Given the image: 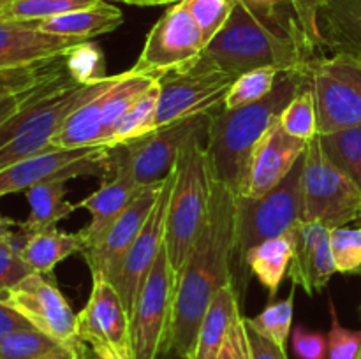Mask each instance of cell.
I'll return each instance as SVG.
<instances>
[{
    "mask_svg": "<svg viewBox=\"0 0 361 359\" xmlns=\"http://www.w3.org/2000/svg\"><path fill=\"white\" fill-rule=\"evenodd\" d=\"M281 74L282 70L275 67H261L240 74L226 95L224 109L242 108L264 99L275 88Z\"/></svg>",
    "mask_w": 361,
    "mask_h": 359,
    "instance_id": "obj_33",
    "label": "cell"
},
{
    "mask_svg": "<svg viewBox=\"0 0 361 359\" xmlns=\"http://www.w3.org/2000/svg\"><path fill=\"white\" fill-rule=\"evenodd\" d=\"M78 176H99L102 182L109 180V148H53L0 169V197L25 192L48 180H73Z\"/></svg>",
    "mask_w": 361,
    "mask_h": 359,
    "instance_id": "obj_14",
    "label": "cell"
},
{
    "mask_svg": "<svg viewBox=\"0 0 361 359\" xmlns=\"http://www.w3.org/2000/svg\"><path fill=\"white\" fill-rule=\"evenodd\" d=\"M293 313H295V285L286 298L270 301L267 308L252 319L245 317V324L274 344L286 347V341L291 334Z\"/></svg>",
    "mask_w": 361,
    "mask_h": 359,
    "instance_id": "obj_32",
    "label": "cell"
},
{
    "mask_svg": "<svg viewBox=\"0 0 361 359\" xmlns=\"http://www.w3.org/2000/svg\"><path fill=\"white\" fill-rule=\"evenodd\" d=\"M164 180L141 187L137 196L130 201L123 213L113 222L111 227L90 248L81 253L90 267V273H101L109 282H115L116 275L122 267L123 257L129 252L134 239L137 238L150 217V211L161 194Z\"/></svg>",
    "mask_w": 361,
    "mask_h": 359,
    "instance_id": "obj_19",
    "label": "cell"
},
{
    "mask_svg": "<svg viewBox=\"0 0 361 359\" xmlns=\"http://www.w3.org/2000/svg\"><path fill=\"white\" fill-rule=\"evenodd\" d=\"M295 252L289 264V278L295 287L309 296L321 292L337 273L330 246V227L321 222H298L291 229Z\"/></svg>",
    "mask_w": 361,
    "mask_h": 359,
    "instance_id": "obj_20",
    "label": "cell"
},
{
    "mask_svg": "<svg viewBox=\"0 0 361 359\" xmlns=\"http://www.w3.org/2000/svg\"><path fill=\"white\" fill-rule=\"evenodd\" d=\"M25 327H32L30 322L0 296V338Z\"/></svg>",
    "mask_w": 361,
    "mask_h": 359,
    "instance_id": "obj_47",
    "label": "cell"
},
{
    "mask_svg": "<svg viewBox=\"0 0 361 359\" xmlns=\"http://www.w3.org/2000/svg\"><path fill=\"white\" fill-rule=\"evenodd\" d=\"M236 253V194L214 180L203 229L176 277L171 354L192 359L204 312L219 289L231 282Z\"/></svg>",
    "mask_w": 361,
    "mask_h": 359,
    "instance_id": "obj_1",
    "label": "cell"
},
{
    "mask_svg": "<svg viewBox=\"0 0 361 359\" xmlns=\"http://www.w3.org/2000/svg\"><path fill=\"white\" fill-rule=\"evenodd\" d=\"M331 326L328 331V359H356L361 351V331L348 329L341 324L337 306L330 299Z\"/></svg>",
    "mask_w": 361,
    "mask_h": 359,
    "instance_id": "obj_42",
    "label": "cell"
},
{
    "mask_svg": "<svg viewBox=\"0 0 361 359\" xmlns=\"http://www.w3.org/2000/svg\"><path fill=\"white\" fill-rule=\"evenodd\" d=\"M161 77L127 70L73 113L51 139L53 148L106 146L130 106Z\"/></svg>",
    "mask_w": 361,
    "mask_h": 359,
    "instance_id": "obj_7",
    "label": "cell"
},
{
    "mask_svg": "<svg viewBox=\"0 0 361 359\" xmlns=\"http://www.w3.org/2000/svg\"><path fill=\"white\" fill-rule=\"evenodd\" d=\"M99 0H9L0 9L4 21H34L39 23L48 18L60 16L71 11L83 9Z\"/></svg>",
    "mask_w": 361,
    "mask_h": 359,
    "instance_id": "obj_34",
    "label": "cell"
},
{
    "mask_svg": "<svg viewBox=\"0 0 361 359\" xmlns=\"http://www.w3.org/2000/svg\"><path fill=\"white\" fill-rule=\"evenodd\" d=\"M25 241V234L20 229L18 238L11 243H0V296L6 294L9 289L20 284L23 278L34 273L21 257V245Z\"/></svg>",
    "mask_w": 361,
    "mask_h": 359,
    "instance_id": "obj_41",
    "label": "cell"
},
{
    "mask_svg": "<svg viewBox=\"0 0 361 359\" xmlns=\"http://www.w3.org/2000/svg\"><path fill=\"white\" fill-rule=\"evenodd\" d=\"M80 42L85 41L42 32L34 21L0 20V70L59 58Z\"/></svg>",
    "mask_w": 361,
    "mask_h": 359,
    "instance_id": "obj_21",
    "label": "cell"
},
{
    "mask_svg": "<svg viewBox=\"0 0 361 359\" xmlns=\"http://www.w3.org/2000/svg\"><path fill=\"white\" fill-rule=\"evenodd\" d=\"M35 359H87V354H85V345L81 341L76 345H56L55 348Z\"/></svg>",
    "mask_w": 361,
    "mask_h": 359,
    "instance_id": "obj_49",
    "label": "cell"
},
{
    "mask_svg": "<svg viewBox=\"0 0 361 359\" xmlns=\"http://www.w3.org/2000/svg\"><path fill=\"white\" fill-rule=\"evenodd\" d=\"M2 298L20 312L41 333L62 345L81 344L78 315L66 296L56 287L51 275L34 273L2 294Z\"/></svg>",
    "mask_w": 361,
    "mask_h": 359,
    "instance_id": "obj_15",
    "label": "cell"
},
{
    "mask_svg": "<svg viewBox=\"0 0 361 359\" xmlns=\"http://www.w3.org/2000/svg\"><path fill=\"white\" fill-rule=\"evenodd\" d=\"M66 67L69 76L81 84H94L108 77L104 53L92 41L74 46L66 55Z\"/></svg>",
    "mask_w": 361,
    "mask_h": 359,
    "instance_id": "obj_37",
    "label": "cell"
},
{
    "mask_svg": "<svg viewBox=\"0 0 361 359\" xmlns=\"http://www.w3.org/2000/svg\"><path fill=\"white\" fill-rule=\"evenodd\" d=\"M90 347H92V351H94V355L97 359H133V358H129V355H123L122 352L115 351V348L109 347V345H104V344H92Z\"/></svg>",
    "mask_w": 361,
    "mask_h": 359,
    "instance_id": "obj_51",
    "label": "cell"
},
{
    "mask_svg": "<svg viewBox=\"0 0 361 359\" xmlns=\"http://www.w3.org/2000/svg\"><path fill=\"white\" fill-rule=\"evenodd\" d=\"M356 359H361V351H360V354H358V358H356Z\"/></svg>",
    "mask_w": 361,
    "mask_h": 359,
    "instance_id": "obj_54",
    "label": "cell"
},
{
    "mask_svg": "<svg viewBox=\"0 0 361 359\" xmlns=\"http://www.w3.org/2000/svg\"><path fill=\"white\" fill-rule=\"evenodd\" d=\"M30 215L25 222H20V229L25 234L56 227L60 220L71 217L78 210L76 204L69 203L67 180H48L25 190Z\"/></svg>",
    "mask_w": 361,
    "mask_h": 359,
    "instance_id": "obj_28",
    "label": "cell"
},
{
    "mask_svg": "<svg viewBox=\"0 0 361 359\" xmlns=\"http://www.w3.org/2000/svg\"><path fill=\"white\" fill-rule=\"evenodd\" d=\"M291 344L298 359H328V334L298 324L293 329Z\"/></svg>",
    "mask_w": 361,
    "mask_h": 359,
    "instance_id": "obj_43",
    "label": "cell"
},
{
    "mask_svg": "<svg viewBox=\"0 0 361 359\" xmlns=\"http://www.w3.org/2000/svg\"><path fill=\"white\" fill-rule=\"evenodd\" d=\"M159 94H161V87H159V81H155L123 115L106 146H118V144L129 143V141L152 132L155 129V120H157Z\"/></svg>",
    "mask_w": 361,
    "mask_h": 359,
    "instance_id": "obj_30",
    "label": "cell"
},
{
    "mask_svg": "<svg viewBox=\"0 0 361 359\" xmlns=\"http://www.w3.org/2000/svg\"><path fill=\"white\" fill-rule=\"evenodd\" d=\"M214 113L190 116L169 125H162L152 132L109 148L111 176L127 172L141 187L159 183L175 169L183 144L197 132H208ZM109 176V178H111Z\"/></svg>",
    "mask_w": 361,
    "mask_h": 359,
    "instance_id": "obj_9",
    "label": "cell"
},
{
    "mask_svg": "<svg viewBox=\"0 0 361 359\" xmlns=\"http://www.w3.org/2000/svg\"><path fill=\"white\" fill-rule=\"evenodd\" d=\"M309 81V67L302 70H286L279 76L274 90L254 104L236 109H219L212 116L207 136L214 176L238 194L243 171L254 144L279 120L286 106Z\"/></svg>",
    "mask_w": 361,
    "mask_h": 359,
    "instance_id": "obj_3",
    "label": "cell"
},
{
    "mask_svg": "<svg viewBox=\"0 0 361 359\" xmlns=\"http://www.w3.org/2000/svg\"><path fill=\"white\" fill-rule=\"evenodd\" d=\"M118 2L123 4H129V6H168V4H176V2H182V0H118Z\"/></svg>",
    "mask_w": 361,
    "mask_h": 359,
    "instance_id": "obj_52",
    "label": "cell"
},
{
    "mask_svg": "<svg viewBox=\"0 0 361 359\" xmlns=\"http://www.w3.org/2000/svg\"><path fill=\"white\" fill-rule=\"evenodd\" d=\"M7 2H9V0H0V9H2V7H4V6H6V4H7Z\"/></svg>",
    "mask_w": 361,
    "mask_h": 359,
    "instance_id": "obj_53",
    "label": "cell"
},
{
    "mask_svg": "<svg viewBox=\"0 0 361 359\" xmlns=\"http://www.w3.org/2000/svg\"><path fill=\"white\" fill-rule=\"evenodd\" d=\"M330 246L338 273L361 275V227H331Z\"/></svg>",
    "mask_w": 361,
    "mask_h": 359,
    "instance_id": "obj_39",
    "label": "cell"
},
{
    "mask_svg": "<svg viewBox=\"0 0 361 359\" xmlns=\"http://www.w3.org/2000/svg\"><path fill=\"white\" fill-rule=\"evenodd\" d=\"M323 4L324 0H295L296 13H298L300 21H302L303 30H305L307 37L310 39V42H312V46L319 55H326L323 42H321L319 30H317V13H319Z\"/></svg>",
    "mask_w": 361,
    "mask_h": 359,
    "instance_id": "obj_45",
    "label": "cell"
},
{
    "mask_svg": "<svg viewBox=\"0 0 361 359\" xmlns=\"http://www.w3.org/2000/svg\"><path fill=\"white\" fill-rule=\"evenodd\" d=\"M83 239L78 232H66L53 227L25 234L20 252L32 271L51 275L56 264L74 253H83Z\"/></svg>",
    "mask_w": 361,
    "mask_h": 359,
    "instance_id": "obj_27",
    "label": "cell"
},
{
    "mask_svg": "<svg viewBox=\"0 0 361 359\" xmlns=\"http://www.w3.org/2000/svg\"><path fill=\"white\" fill-rule=\"evenodd\" d=\"M140 190L141 185L133 176L127 172H115L111 178L102 182V185L95 192L76 203V208H83L90 213L88 225L78 232L83 239L85 250L90 248L111 227L113 222L123 213V210L129 206Z\"/></svg>",
    "mask_w": 361,
    "mask_h": 359,
    "instance_id": "obj_22",
    "label": "cell"
},
{
    "mask_svg": "<svg viewBox=\"0 0 361 359\" xmlns=\"http://www.w3.org/2000/svg\"><path fill=\"white\" fill-rule=\"evenodd\" d=\"M62 345L35 327L13 331L0 338V359H35Z\"/></svg>",
    "mask_w": 361,
    "mask_h": 359,
    "instance_id": "obj_38",
    "label": "cell"
},
{
    "mask_svg": "<svg viewBox=\"0 0 361 359\" xmlns=\"http://www.w3.org/2000/svg\"><path fill=\"white\" fill-rule=\"evenodd\" d=\"M236 0H182L197 25L201 27L207 44L221 30L231 14Z\"/></svg>",
    "mask_w": 361,
    "mask_h": 359,
    "instance_id": "obj_40",
    "label": "cell"
},
{
    "mask_svg": "<svg viewBox=\"0 0 361 359\" xmlns=\"http://www.w3.org/2000/svg\"><path fill=\"white\" fill-rule=\"evenodd\" d=\"M80 338L92 344H104L134 359L130 344V315L118 289L104 275L92 273V291L87 305L78 313Z\"/></svg>",
    "mask_w": 361,
    "mask_h": 359,
    "instance_id": "obj_18",
    "label": "cell"
},
{
    "mask_svg": "<svg viewBox=\"0 0 361 359\" xmlns=\"http://www.w3.org/2000/svg\"><path fill=\"white\" fill-rule=\"evenodd\" d=\"M175 294L176 275L164 246L130 313L134 359H168L171 354Z\"/></svg>",
    "mask_w": 361,
    "mask_h": 359,
    "instance_id": "obj_12",
    "label": "cell"
},
{
    "mask_svg": "<svg viewBox=\"0 0 361 359\" xmlns=\"http://www.w3.org/2000/svg\"><path fill=\"white\" fill-rule=\"evenodd\" d=\"M309 84L316 99L317 132L361 125V56L330 53L312 60Z\"/></svg>",
    "mask_w": 361,
    "mask_h": 359,
    "instance_id": "obj_10",
    "label": "cell"
},
{
    "mask_svg": "<svg viewBox=\"0 0 361 359\" xmlns=\"http://www.w3.org/2000/svg\"><path fill=\"white\" fill-rule=\"evenodd\" d=\"M46 81H48V80H46ZM39 84H41V83H39ZM35 87H37V84H35ZM34 88H30V90H25V92H20V94L9 95V97L0 99V125H2V123L6 122V120L9 118L11 115H13V113H16L18 109L23 106V102L27 101L28 95L32 94V90H34Z\"/></svg>",
    "mask_w": 361,
    "mask_h": 359,
    "instance_id": "obj_48",
    "label": "cell"
},
{
    "mask_svg": "<svg viewBox=\"0 0 361 359\" xmlns=\"http://www.w3.org/2000/svg\"><path fill=\"white\" fill-rule=\"evenodd\" d=\"M122 23V11L113 4L106 2V0H99L92 6L83 7V9L71 11V13L39 21L37 27L42 32H48L53 35L90 41L92 37L116 30Z\"/></svg>",
    "mask_w": 361,
    "mask_h": 359,
    "instance_id": "obj_24",
    "label": "cell"
},
{
    "mask_svg": "<svg viewBox=\"0 0 361 359\" xmlns=\"http://www.w3.org/2000/svg\"><path fill=\"white\" fill-rule=\"evenodd\" d=\"M0 20H2V18H0Z\"/></svg>",
    "mask_w": 361,
    "mask_h": 359,
    "instance_id": "obj_55",
    "label": "cell"
},
{
    "mask_svg": "<svg viewBox=\"0 0 361 359\" xmlns=\"http://www.w3.org/2000/svg\"><path fill=\"white\" fill-rule=\"evenodd\" d=\"M204 46L207 41L197 21L182 2H176L148 32L143 51L130 70L162 77L197 62Z\"/></svg>",
    "mask_w": 361,
    "mask_h": 359,
    "instance_id": "obj_13",
    "label": "cell"
},
{
    "mask_svg": "<svg viewBox=\"0 0 361 359\" xmlns=\"http://www.w3.org/2000/svg\"><path fill=\"white\" fill-rule=\"evenodd\" d=\"M238 296L235 278L228 282L224 287L219 289L201 320L192 359H217L233 319L240 312Z\"/></svg>",
    "mask_w": 361,
    "mask_h": 359,
    "instance_id": "obj_26",
    "label": "cell"
},
{
    "mask_svg": "<svg viewBox=\"0 0 361 359\" xmlns=\"http://www.w3.org/2000/svg\"><path fill=\"white\" fill-rule=\"evenodd\" d=\"M116 76L81 84L63 73L42 81L16 113L0 125V169L53 150L51 139L76 109L104 92Z\"/></svg>",
    "mask_w": 361,
    "mask_h": 359,
    "instance_id": "obj_2",
    "label": "cell"
},
{
    "mask_svg": "<svg viewBox=\"0 0 361 359\" xmlns=\"http://www.w3.org/2000/svg\"><path fill=\"white\" fill-rule=\"evenodd\" d=\"M66 70V55L48 60V62L35 63V65L0 70V99L30 90L35 84L42 83L46 80H51L55 76H60Z\"/></svg>",
    "mask_w": 361,
    "mask_h": 359,
    "instance_id": "obj_36",
    "label": "cell"
},
{
    "mask_svg": "<svg viewBox=\"0 0 361 359\" xmlns=\"http://www.w3.org/2000/svg\"><path fill=\"white\" fill-rule=\"evenodd\" d=\"M303 220L341 227L361 220V194L355 183L331 162L321 134L309 141L302 169Z\"/></svg>",
    "mask_w": 361,
    "mask_h": 359,
    "instance_id": "obj_8",
    "label": "cell"
},
{
    "mask_svg": "<svg viewBox=\"0 0 361 359\" xmlns=\"http://www.w3.org/2000/svg\"><path fill=\"white\" fill-rule=\"evenodd\" d=\"M208 132H197L183 144L175 165V182L166 218L164 246L178 277L203 229L214 189V169L207 150Z\"/></svg>",
    "mask_w": 361,
    "mask_h": 359,
    "instance_id": "obj_5",
    "label": "cell"
},
{
    "mask_svg": "<svg viewBox=\"0 0 361 359\" xmlns=\"http://www.w3.org/2000/svg\"><path fill=\"white\" fill-rule=\"evenodd\" d=\"M317 30L324 53L361 56V0H324Z\"/></svg>",
    "mask_w": 361,
    "mask_h": 359,
    "instance_id": "obj_23",
    "label": "cell"
},
{
    "mask_svg": "<svg viewBox=\"0 0 361 359\" xmlns=\"http://www.w3.org/2000/svg\"><path fill=\"white\" fill-rule=\"evenodd\" d=\"M279 122L284 127L286 132H289L295 137H300V139L307 141V143L319 134L317 132L316 99H314L309 81L300 88L298 94L286 106L282 115L279 116Z\"/></svg>",
    "mask_w": 361,
    "mask_h": 359,
    "instance_id": "obj_35",
    "label": "cell"
},
{
    "mask_svg": "<svg viewBox=\"0 0 361 359\" xmlns=\"http://www.w3.org/2000/svg\"><path fill=\"white\" fill-rule=\"evenodd\" d=\"M303 155L275 189L261 197L236 196V253L242 266L247 252L279 238L303 220Z\"/></svg>",
    "mask_w": 361,
    "mask_h": 359,
    "instance_id": "obj_6",
    "label": "cell"
},
{
    "mask_svg": "<svg viewBox=\"0 0 361 359\" xmlns=\"http://www.w3.org/2000/svg\"><path fill=\"white\" fill-rule=\"evenodd\" d=\"M20 232V222L0 215V243H11L18 238Z\"/></svg>",
    "mask_w": 361,
    "mask_h": 359,
    "instance_id": "obj_50",
    "label": "cell"
},
{
    "mask_svg": "<svg viewBox=\"0 0 361 359\" xmlns=\"http://www.w3.org/2000/svg\"><path fill=\"white\" fill-rule=\"evenodd\" d=\"M293 252H295V241H293L291 231L279 236V238L267 239V241L250 248L243 259L242 266H240V270H242L240 280L243 282L242 294L245 291L247 271H250V273L256 275L259 284L267 289L268 296L274 301L289 270Z\"/></svg>",
    "mask_w": 361,
    "mask_h": 359,
    "instance_id": "obj_25",
    "label": "cell"
},
{
    "mask_svg": "<svg viewBox=\"0 0 361 359\" xmlns=\"http://www.w3.org/2000/svg\"><path fill=\"white\" fill-rule=\"evenodd\" d=\"M203 55L236 77L261 67H275L282 73L302 70L312 62L298 42L263 23L240 0L221 30L204 46Z\"/></svg>",
    "mask_w": 361,
    "mask_h": 359,
    "instance_id": "obj_4",
    "label": "cell"
},
{
    "mask_svg": "<svg viewBox=\"0 0 361 359\" xmlns=\"http://www.w3.org/2000/svg\"><path fill=\"white\" fill-rule=\"evenodd\" d=\"M247 327V336H249L250 344V352H252V359H288L286 355V347L274 344L271 340H268L267 336L259 334L257 331H254L252 327Z\"/></svg>",
    "mask_w": 361,
    "mask_h": 359,
    "instance_id": "obj_46",
    "label": "cell"
},
{
    "mask_svg": "<svg viewBox=\"0 0 361 359\" xmlns=\"http://www.w3.org/2000/svg\"><path fill=\"white\" fill-rule=\"evenodd\" d=\"M307 141L286 132L275 120L254 144L236 196L261 197L279 185L305 153Z\"/></svg>",
    "mask_w": 361,
    "mask_h": 359,
    "instance_id": "obj_17",
    "label": "cell"
},
{
    "mask_svg": "<svg viewBox=\"0 0 361 359\" xmlns=\"http://www.w3.org/2000/svg\"><path fill=\"white\" fill-rule=\"evenodd\" d=\"M240 2L254 16L259 18L263 23L270 25L271 28L298 42L310 58L316 60L317 56H321L312 46L310 39L307 37L305 30H303L302 21H300L298 13H296L295 0H240Z\"/></svg>",
    "mask_w": 361,
    "mask_h": 359,
    "instance_id": "obj_29",
    "label": "cell"
},
{
    "mask_svg": "<svg viewBox=\"0 0 361 359\" xmlns=\"http://www.w3.org/2000/svg\"><path fill=\"white\" fill-rule=\"evenodd\" d=\"M324 151L361 194V125L321 134Z\"/></svg>",
    "mask_w": 361,
    "mask_h": 359,
    "instance_id": "obj_31",
    "label": "cell"
},
{
    "mask_svg": "<svg viewBox=\"0 0 361 359\" xmlns=\"http://www.w3.org/2000/svg\"><path fill=\"white\" fill-rule=\"evenodd\" d=\"M217 359H252L249 336H247L245 317L242 315V312L236 313V317L233 319Z\"/></svg>",
    "mask_w": 361,
    "mask_h": 359,
    "instance_id": "obj_44",
    "label": "cell"
},
{
    "mask_svg": "<svg viewBox=\"0 0 361 359\" xmlns=\"http://www.w3.org/2000/svg\"><path fill=\"white\" fill-rule=\"evenodd\" d=\"M173 182H175V169L166 176L162 183L161 194L155 201L150 211L147 224L141 229L137 238L134 239L133 246L123 257L122 267L115 278V287L118 289L122 301L126 305L129 315L133 313L141 291L148 280V275L154 270L159 253L164 248L166 239V218H168L169 197H171Z\"/></svg>",
    "mask_w": 361,
    "mask_h": 359,
    "instance_id": "obj_16",
    "label": "cell"
},
{
    "mask_svg": "<svg viewBox=\"0 0 361 359\" xmlns=\"http://www.w3.org/2000/svg\"><path fill=\"white\" fill-rule=\"evenodd\" d=\"M236 76L226 73L201 55L197 62L171 70L159 80L157 120L155 129L190 116L217 113L224 108L226 95Z\"/></svg>",
    "mask_w": 361,
    "mask_h": 359,
    "instance_id": "obj_11",
    "label": "cell"
}]
</instances>
